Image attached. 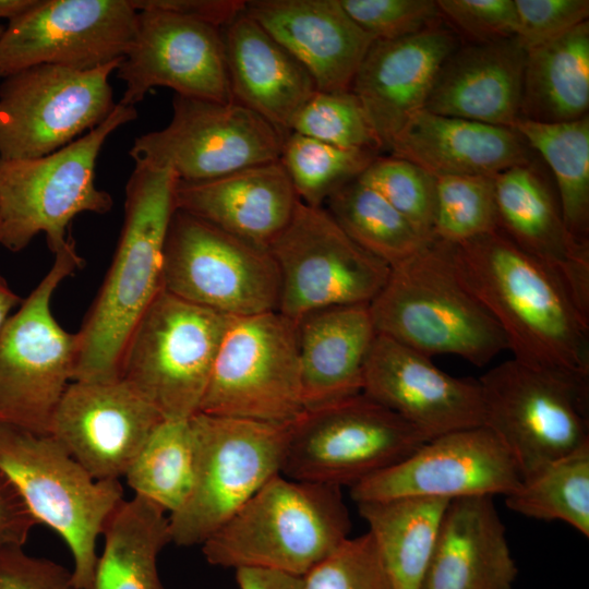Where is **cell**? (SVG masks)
Instances as JSON below:
<instances>
[{"mask_svg":"<svg viewBox=\"0 0 589 589\" xmlns=\"http://www.w3.org/2000/svg\"><path fill=\"white\" fill-rule=\"evenodd\" d=\"M448 248L457 277L495 318L513 359L589 386V316L553 273L500 229Z\"/></svg>","mask_w":589,"mask_h":589,"instance_id":"cell-1","label":"cell"},{"mask_svg":"<svg viewBox=\"0 0 589 589\" xmlns=\"http://www.w3.org/2000/svg\"><path fill=\"white\" fill-rule=\"evenodd\" d=\"M178 178L167 167L134 163L124 218L109 269L77 336L73 381L119 380L123 350L163 288L164 249L176 211Z\"/></svg>","mask_w":589,"mask_h":589,"instance_id":"cell-2","label":"cell"},{"mask_svg":"<svg viewBox=\"0 0 589 589\" xmlns=\"http://www.w3.org/2000/svg\"><path fill=\"white\" fill-rule=\"evenodd\" d=\"M341 489L273 477L201 546L207 563L303 577L349 537Z\"/></svg>","mask_w":589,"mask_h":589,"instance_id":"cell-3","label":"cell"},{"mask_svg":"<svg viewBox=\"0 0 589 589\" xmlns=\"http://www.w3.org/2000/svg\"><path fill=\"white\" fill-rule=\"evenodd\" d=\"M369 309L377 334L430 358L453 354L482 368L507 349L495 318L457 277L448 243L438 240L390 268Z\"/></svg>","mask_w":589,"mask_h":589,"instance_id":"cell-4","label":"cell"},{"mask_svg":"<svg viewBox=\"0 0 589 589\" xmlns=\"http://www.w3.org/2000/svg\"><path fill=\"white\" fill-rule=\"evenodd\" d=\"M136 118L135 107L118 103L99 125L51 154L0 158V244L19 252L45 233L55 254L75 216L110 212L111 195L95 183L97 158L110 134Z\"/></svg>","mask_w":589,"mask_h":589,"instance_id":"cell-5","label":"cell"},{"mask_svg":"<svg viewBox=\"0 0 589 589\" xmlns=\"http://www.w3.org/2000/svg\"><path fill=\"white\" fill-rule=\"evenodd\" d=\"M83 257L69 233L53 263L0 329V423L47 435L56 408L73 381L77 336L63 329L51 311L59 285Z\"/></svg>","mask_w":589,"mask_h":589,"instance_id":"cell-6","label":"cell"},{"mask_svg":"<svg viewBox=\"0 0 589 589\" xmlns=\"http://www.w3.org/2000/svg\"><path fill=\"white\" fill-rule=\"evenodd\" d=\"M0 469L14 482L38 524L57 532L73 561L72 579L89 589L96 542L124 500L119 480L94 479L50 434L0 423Z\"/></svg>","mask_w":589,"mask_h":589,"instance_id":"cell-7","label":"cell"},{"mask_svg":"<svg viewBox=\"0 0 589 589\" xmlns=\"http://www.w3.org/2000/svg\"><path fill=\"white\" fill-rule=\"evenodd\" d=\"M232 318L161 288L128 339L120 377L164 419L191 418Z\"/></svg>","mask_w":589,"mask_h":589,"instance_id":"cell-8","label":"cell"},{"mask_svg":"<svg viewBox=\"0 0 589 589\" xmlns=\"http://www.w3.org/2000/svg\"><path fill=\"white\" fill-rule=\"evenodd\" d=\"M196 471L183 506L168 515L170 543L202 545L273 477L291 423L277 424L197 412Z\"/></svg>","mask_w":589,"mask_h":589,"instance_id":"cell-9","label":"cell"},{"mask_svg":"<svg viewBox=\"0 0 589 589\" xmlns=\"http://www.w3.org/2000/svg\"><path fill=\"white\" fill-rule=\"evenodd\" d=\"M429 438L363 393L304 411L291 423L280 473L352 488L400 462Z\"/></svg>","mask_w":589,"mask_h":589,"instance_id":"cell-10","label":"cell"},{"mask_svg":"<svg viewBox=\"0 0 589 589\" xmlns=\"http://www.w3.org/2000/svg\"><path fill=\"white\" fill-rule=\"evenodd\" d=\"M486 426L514 459L522 481L589 445V386L515 359L479 380Z\"/></svg>","mask_w":589,"mask_h":589,"instance_id":"cell-11","label":"cell"},{"mask_svg":"<svg viewBox=\"0 0 589 589\" xmlns=\"http://www.w3.org/2000/svg\"><path fill=\"white\" fill-rule=\"evenodd\" d=\"M163 288L230 317L278 310L280 277L269 249L176 209L164 249Z\"/></svg>","mask_w":589,"mask_h":589,"instance_id":"cell-12","label":"cell"},{"mask_svg":"<svg viewBox=\"0 0 589 589\" xmlns=\"http://www.w3.org/2000/svg\"><path fill=\"white\" fill-rule=\"evenodd\" d=\"M200 412L286 424L303 412L296 324L278 311L233 317Z\"/></svg>","mask_w":589,"mask_h":589,"instance_id":"cell-13","label":"cell"},{"mask_svg":"<svg viewBox=\"0 0 589 589\" xmlns=\"http://www.w3.org/2000/svg\"><path fill=\"white\" fill-rule=\"evenodd\" d=\"M122 60L93 70L37 64L0 84V158L51 154L99 125L117 104L109 82Z\"/></svg>","mask_w":589,"mask_h":589,"instance_id":"cell-14","label":"cell"},{"mask_svg":"<svg viewBox=\"0 0 589 589\" xmlns=\"http://www.w3.org/2000/svg\"><path fill=\"white\" fill-rule=\"evenodd\" d=\"M268 249L280 277L277 311L293 323L318 309L369 304L390 273L386 263L352 241L324 206L301 201Z\"/></svg>","mask_w":589,"mask_h":589,"instance_id":"cell-15","label":"cell"},{"mask_svg":"<svg viewBox=\"0 0 589 589\" xmlns=\"http://www.w3.org/2000/svg\"><path fill=\"white\" fill-rule=\"evenodd\" d=\"M284 137L261 116L236 103L173 96L161 130L134 140V163L171 169L180 181H204L279 160Z\"/></svg>","mask_w":589,"mask_h":589,"instance_id":"cell-16","label":"cell"},{"mask_svg":"<svg viewBox=\"0 0 589 589\" xmlns=\"http://www.w3.org/2000/svg\"><path fill=\"white\" fill-rule=\"evenodd\" d=\"M136 24L130 0H38L0 37V77L37 64L85 71L122 60Z\"/></svg>","mask_w":589,"mask_h":589,"instance_id":"cell-17","label":"cell"},{"mask_svg":"<svg viewBox=\"0 0 589 589\" xmlns=\"http://www.w3.org/2000/svg\"><path fill=\"white\" fill-rule=\"evenodd\" d=\"M125 88L124 106L142 101L154 87L176 95L233 101L221 28L209 23L160 11H137L133 41L116 70Z\"/></svg>","mask_w":589,"mask_h":589,"instance_id":"cell-18","label":"cell"},{"mask_svg":"<svg viewBox=\"0 0 589 589\" xmlns=\"http://www.w3.org/2000/svg\"><path fill=\"white\" fill-rule=\"evenodd\" d=\"M522 479L508 450L484 425L433 437L400 462L350 488L357 502L404 496L454 500L507 495Z\"/></svg>","mask_w":589,"mask_h":589,"instance_id":"cell-19","label":"cell"},{"mask_svg":"<svg viewBox=\"0 0 589 589\" xmlns=\"http://www.w3.org/2000/svg\"><path fill=\"white\" fill-rule=\"evenodd\" d=\"M161 414L129 383L72 381L52 417L50 435L96 480H119Z\"/></svg>","mask_w":589,"mask_h":589,"instance_id":"cell-20","label":"cell"},{"mask_svg":"<svg viewBox=\"0 0 589 589\" xmlns=\"http://www.w3.org/2000/svg\"><path fill=\"white\" fill-rule=\"evenodd\" d=\"M362 393L429 440L483 425L479 381L452 376L430 357L380 334L365 363Z\"/></svg>","mask_w":589,"mask_h":589,"instance_id":"cell-21","label":"cell"},{"mask_svg":"<svg viewBox=\"0 0 589 589\" xmlns=\"http://www.w3.org/2000/svg\"><path fill=\"white\" fill-rule=\"evenodd\" d=\"M461 45L442 23L414 35L375 39L351 85L382 149L389 151L409 119L424 109L436 76Z\"/></svg>","mask_w":589,"mask_h":589,"instance_id":"cell-22","label":"cell"},{"mask_svg":"<svg viewBox=\"0 0 589 589\" xmlns=\"http://www.w3.org/2000/svg\"><path fill=\"white\" fill-rule=\"evenodd\" d=\"M244 11L310 73L317 91H350L375 38L339 0H252Z\"/></svg>","mask_w":589,"mask_h":589,"instance_id":"cell-23","label":"cell"},{"mask_svg":"<svg viewBox=\"0 0 589 589\" xmlns=\"http://www.w3.org/2000/svg\"><path fill=\"white\" fill-rule=\"evenodd\" d=\"M498 229L544 265L589 316V244L567 229L546 181L532 164L494 176Z\"/></svg>","mask_w":589,"mask_h":589,"instance_id":"cell-24","label":"cell"},{"mask_svg":"<svg viewBox=\"0 0 589 589\" xmlns=\"http://www.w3.org/2000/svg\"><path fill=\"white\" fill-rule=\"evenodd\" d=\"M300 202L284 167L256 165L204 181H177L176 209L269 248Z\"/></svg>","mask_w":589,"mask_h":589,"instance_id":"cell-25","label":"cell"},{"mask_svg":"<svg viewBox=\"0 0 589 589\" xmlns=\"http://www.w3.org/2000/svg\"><path fill=\"white\" fill-rule=\"evenodd\" d=\"M526 57L516 37L461 44L443 63L424 110L514 129Z\"/></svg>","mask_w":589,"mask_h":589,"instance_id":"cell-26","label":"cell"},{"mask_svg":"<svg viewBox=\"0 0 589 589\" xmlns=\"http://www.w3.org/2000/svg\"><path fill=\"white\" fill-rule=\"evenodd\" d=\"M221 35L233 101L286 139L293 118L317 91L312 76L244 10L221 28Z\"/></svg>","mask_w":589,"mask_h":589,"instance_id":"cell-27","label":"cell"},{"mask_svg":"<svg viewBox=\"0 0 589 589\" xmlns=\"http://www.w3.org/2000/svg\"><path fill=\"white\" fill-rule=\"evenodd\" d=\"M493 497L448 502L421 589H513L518 569Z\"/></svg>","mask_w":589,"mask_h":589,"instance_id":"cell-28","label":"cell"},{"mask_svg":"<svg viewBox=\"0 0 589 589\" xmlns=\"http://www.w3.org/2000/svg\"><path fill=\"white\" fill-rule=\"evenodd\" d=\"M392 156L433 177L491 176L532 164L531 148L513 128L417 111L393 142Z\"/></svg>","mask_w":589,"mask_h":589,"instance_id":"cell-29","label":"cell"},{"mask_svg":"<svg viewBox=\"0 0 589 589\" xmlns=\"http://www.w3.org/2000/svg\"><path fill=\"white\" fill-rule=\"evenodd\" d=\"M294 324L304 411L362 393L377 336L369 304L318 309Z\"/></svg>","mask_w":589,"mask_h":589,"instance_id":"cell-30","label":"cell"},{"mask_svg":"<svg viewBox=\"0 0 589 589\" xmlns=\"http://www.w3.org/2000/svg\"><path fill=\"white\" fill-rule=\"evenodd\" d=\"M589 108V22L527 51L520 118L542 123L584 118Z\"/></svg>","mask_w":589,"mask_h":589,"instance_id":"cell-31","label":"cell"},{"mask_svg":"<svg viewBox=\"0 0 589 589\" xmlns=\"http://www.w3.org/2000/svg\"><path fill=\"white\" fill-rule=\"evenodd\" d=\"M448 502L404 496L356 503L393 589H421Z\"/></svg>","mask_w":589,"mask_h":589,"instance_id":"cell-32","label":"cell"},{"mask_svg":"<svg viewBox=\"0 0 589 589\" xmlns=\"http://www.w3.org/2000/svg\"><path fill=\"white\" fill-rule=\"evenodd\" d=\"M89 589H166L158 556L170 543L168 516L153 502L134 495L109 517Z\"/></svg>","mask_w":589,"mask_h":589,"instance_id":"cell-33","label":"cell"},{"mask_svg":"<svg viewBox=\"0 0 589 589\" xmlns=\"http://www.w3.org/2000/svg\"><path fill=\"white\" fill-rule=\"evenodd\" d=\"M514 129L548 163L555 178L564 223L589 244V117L542 123L519 118Z\"/></svg>","mask_w":589,"mask_h":589,"instance_id":"cell-34","label":"cell"},{"mask_svg":"<svg viewBox=\"0 0 589 589\" xmlns=\"http://www.w3.org/2000/svg\"><path fill=\"white\" fill-rule=\"evenodd\" d=\"M196 471V438L191 418L163 419L152 431L124 477L134 495L166 513L190 496Z\"/></svg>","mask_w":589,"mask_h":589,"instance_id":"cell-35","label":"cell"},{"mask_svg":"<svg viewBox=\"0 0 589 589\" xmlns=\"http://www.w3.org/2000/svg\"><path fill=\"white\" fill-rule=\"evenodd\" d=\"M324 207L352 241L390 268L430 243L384 197L358 179L336 190Z\"/></svg>","mask_w":589,"mask_h":589,"instance_id":"cell-36","label":"cell"},{"mask_svg":"<svg viewBox=\"0 0 589 589\" xmlns=\"http://www.w3.org/2000/svg\"><path fill=\"white\" fill-rule=\"evenodd\" d=\"M522 516L561 520L589 537V445L536 473L504 496Z\"/></svg>","mask_w":589,"mask_h":589,"instance_id":"cell-37","label":"cell"},{"mask_svg":"<svg viewBox=\"0 0 589 589\" xmlns=\"http://www.w3.org/2000/svg\"><path fill=\"white\" fill-rule=\"evenodd\" d=\"M377 156L372 149L339 147L291 132L284 140L279 163L299 200L321 207L336 190L358 179Z\"/></svg>","mask_w":589,"mask_h":589,"instance_id":"cell-38","label":"cell"},{"mask_svg":"<svg viewBox=\"0 0 589 589\" xmlns=\"http://www.w3.org/2000/svg\"><path fill=\"white\" fill-rule=\"evenodd\" d=\"M435 179L434 240L459 244L498 229L494 177L443 176Z\"/></svg>","mask_w":589,"mask_h":589,"instance_id":"cell-39","label":"cell"},{"mask_svg":"<svg viewBox=\"0 0 589 589\" xmlns=\"http://www.w3.org/2000/svg\"><path fill=\"white\" fill-rule=\"evenodd\" d=\"M358 180L384 197L423 240H434L435 177L409 160L378 155Z\"/></svg>","mask_w":589,"mask_h":589,"instance_id":"cell-40","label":"cell"},{"mask_svg":"<svg viewBox=\"0 0 589 589\" xmlns=\"http://www.w3.org/2000/svg\"><path fill=\"white\" fill-rule=\"evenodd\" d=\"M291 132L339 147L383 151L351 89L316 91L293 118Z\"/></svg>","mask_w":589,"mask_h":589,"instance_id":"cell-41","label":"cell"},{"mask_svg":"<svg viewBox=\"0 0 589 589\" xmlns=\"http://www.w3.org/2000/svg\"><path fill=\"white\" fill-rule=\"evenodd\" d=\"M303 589H393L369 532L348 538L302 577Z\"/></svg>","mask_w":589,"mask_h":589,"instance_id":"cell-42","label":"cell"},{"mask_svg":"<svg viewBox=\"0 0 589 589\" xmlns=\"http://www.w3.org/2000/svg\"><path fill=\"white\" fill-rule=\"evenodd\" d=\"M347 14L375 39H396L441 24L435 0H339Z\"/></svg>","mask_w":589,"mask_h":589,"instance_id":"cell-43","label":"cell"},{"mask_svg":"<svg viewBox=\"0 0 589 589\" xmlns=\"http://www.w3.org/2000/svg\"><path fill=\"white\" fill-rule=\"evenodd\" d=\"M516 38L526 51L551 41L588 21V0H514Z\"/></svg>","mask_w":589,"mask_h":589,"instance_id":"cell-44","label":"cell"},{"mask_svg":"<svg viewBox=\"0 0 589 589\" xmlns=\"http://www.w3.org/2000/svg\"><path fill=\"white\" fill-rule=\"evenodd\" d=\"M443 19L469 43H490L516 37L514 0H436Z\"/></svg>","mask_w":589,"mask_h":589,"instance_id":"cell-45","label":"cell"},{"mask_svg":"<svg viewBox=\"0 0 589 589\" xmlns=\"http://www.w3.org/2000/svg\"><path fill=\"white\" fill-rule=\"evenodd\" d=\"M0 589H80L71 570L23 546L0 549Z\"/></svg>","mask_w":589,"mask_h":589,"instance_id":"cell-46","label":"cell"},{"mask_svg":"<svg viewBox=\"0 0 589 589\" xmlns=\"http://www.w3.org/2000/svg\"><path fill=\"white\" fill-rule=\"evenodd\" d=\"M36 525L21 492L0 469V549L23 546Z\"/></svg>","mask_w":589,"mask_h":589,"instance_id":"cell-47","label":"cell"},{"mask_svg":"<svg viewBox=\"0 0 589 589\" xmlns=\"http://www.w3.org/2000/svg\"><path fill=\"white\" fill-rule=\"evenodd\" d=\"M136 11L160 10L200 20L219 28L244 10L241 0H130Z\"/></svg>","mask_w":589,"mask_h":589,"instance_id":"cell-48","label":"cell"},{"mask_svg":"<svg viewBox=\"0 0 589 589\" xmlns=\"http://www.w3.org/2000/svg\"><path fill=\"white\" fill-rule=\"evenodd\" d=\"M236 581L238 589H303L302 577L257 568L237 569Z\"/></svg>","mask_w":589,"mask_h":589,"instance_id":"cell-49","label":"cell"},{"mask_svg":"<svg viewBox=\"0 0 589 589\" xmlns=\"http://www.w3.org/2000/svg\"><path fill=\"white\" fill-rule=\"evenodd\" d=\"M22 299L9 287L0 275V329L10 316V312L22 303Z\"/></svg>","mask_w":589,"mask_h":589,"instance_id":"cell-50","label":"cell"},{"mask_svg":"<svg viewBox=\"0 0 589 589\" xmlns=\"http://www.w3.org/2000/svg\"><path fill=\"white\" fill-rule=\"evenodd\" d=\"M38 0H0V19L10 22L17 20L32 10Z\"/></svg>","mask_w":589,"mask_h":589,"instance_id":"cell-51","label":"cell"},{"mask_svg":"<svg viewBox=\"0 0 589 589\" xmlns=\"http://www.w3.org/2000/svg\"><path fill=\"white\" fill-rule=\"evenodd\" d=\"M3 31H4V27L2 25H0V37H1L2 33H3Z\"/></svg>","mask_w":589,"mask_h":589,"instance_id":"cell-52","label":"cell"},{"mask_svg":"<svg viewBox=\"0 0 589 589\" xmlns=\"http://www.w3.org/2000/svg\"><path fill=\"white\" fill-rule=\"evenodd\" d=\"M0 227H1V220H0Z\"/></svg>","mask_w":589,"mask_h":589,"instance_id":"cell-53","label":"cell"}]
</instances>
